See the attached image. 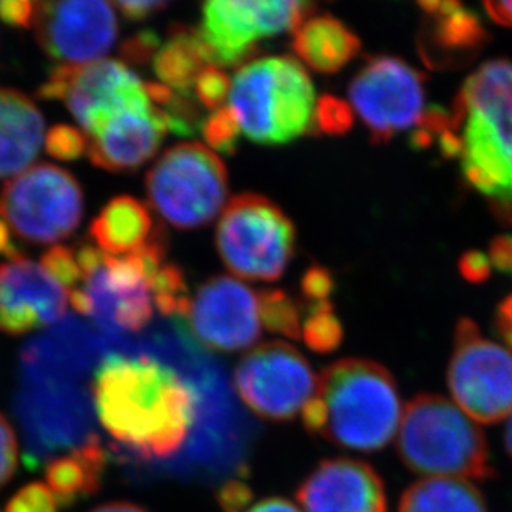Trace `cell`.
I'll return each mask as SVG.
<instances>
[{"instance_id":"1","label":"cell","mask_w":512,"mask_h":512,"mask_svg":"<svg viewBox=\"0 0 512 512\" xmlns=\"http://www.w3.org/2000/svg\"><path fill=\"white\" fill-rule=\"evenodd\" d=\"M103 428L145 459L168 458L184 445L198 416V392L173 368L150 357L112 353L93 375Z\"/></svg>"},{"instance_id":"2","label":"cell","mask_w":512,"mask_h":512,"mask_svg":"<svg viewBox=\"0 0 512 512\" xmlns=\"http://www.w3.org/2000/svg\"><path fill=\"white\" fill-rule=\"evenodd\" d=\"M435 136L469 186L512 224V63L491 60L469 75Z\"/></svg>"},{"instance_id":"3","label":"cell","mask_w":512,"mask_h":512,"mask_svg":"<svg viewBox=\"0 0 512 512\" xmlns=\"http://www.w3.org/2000/svg\"><path fill=\"white\" fill-rule=\"evenodd\" d=\"M403 410L397 382L387 368L365 358H345L322 372L302 421L310 435L332 445L375 453L397 435Z\"/></svg>"},{"instance_id":"4","label":"cell","mask_w":512,"mask_h":512,"mask_svg":"<svg viewBox=\"0 0 512 512\" xmlns=\"http://www.w3.org/2000/svg\"><path fill=\"white\" fill-rule=\"evenodd\" d=\"M398 458L426 478L486 481L496 476L488 441L476 421L440 395H416L405 406Z\"/></svg>"},{"instance_id":"5","label":"cell","mask_w":512,"mask_h":512,"mask_svg":"<svg viewBox=\"0 0 512 512\" xmlns=\"http://www.w3.org/2000/svg\"><path fill=\"white\" fill-rule=\"evenodd\" d=\"M317 103L309 73L292 57L257 58L232 80V112L256 145H287L314 131Z\"/></svg>"},{"instance_id":"6","label":"cell","mask_w":512,"mask_h":512,"mask_svg":"<svg viewBox=\"0 0 512 512\" xmlns=\"http://www.w3.org/2000/svg\"><path fill=\"white\" fill-rule=\"evenodd\" d=\"M145 184L151 208L176 229L208 226L229 196L228 168L201 143H179L165 151Z\"/></svg>"},{"instance_id":"7","label":"cell","mask_w":512,"mask_h":512,"mask_svg":"<svg viewBox=\"0 0 512 512\" xmlns=\"http://www.w3.org/2000/svg\"><path fill=\"white\" fill-rule=\"evenodd\" d=\"M216 247L234 276L274 282L281 279L294 256V224L266 196L239 194L221 214Z\"/></svg>"},{"instance_id":"8","label":"cell","mask_w":512,"mask_h":512,"mask_svg":"<svg viewBox=\"0 0 512 512\" xmlns=\"http://www.w3.org/2000/svg\"><path fill=\"white\" fill-rule=\"evenodd\" d=\"M83 191L70 171L49 163L32 166L5 184L0 211L17 236L52 244L72 236L83 218Z\"/></svg>"},{"instance_id":"9","label":"cell","mask_w":512,"mask_h":512,"mask_svg":"<svg viewBox=\"0 0 512 512\" xmlns=\"http://www.w3.org/2000/svg\"><path fill=\"white\" fill-rule=\"evenodd\" d=\"M314 9V4L294 0H211L203 5V22L194 29L209 65L242 67L256 55L261 40L295 32Z\"/></svg>"},{"instance_id":"10","label":"cell","mask_w":512,"mask_h":512,"mask_svg":"<svg viewBox=\"0 0 512 512\" xmlns=\"http://www.w3.org/2000/svg\"><path fill=\"white\" fill-rule=\"evenodd\" d=\"M456 405L476 423L496 425L512 416V352L484 339L478 325L461 319L448 367Z\"/></svg>"},{"instance_id":"11","label":"cell","mask_w":512,"mask_h":512,"mask_svg":"<svg viewBox=\"0 0 512 512\" xmlns=\"http://www.w3.org/2000/svg\"><path fill=\"white\" fill-rule=\"evenodd\" d=\"M37 95L44 100H62L90 138L116 113L153 107L146 83L116 60L57 65Z\"/></svg>"},{"instance_id":"12","label":"cell","mask_w":512,"mask_h":512,"mask_svg":"<svg viewBox=\"0 0 512 512\" xmlns=\"http://www.w3.org/2000/svg\"><path fill=\"white\" fill-rule=\"evenodd\" d=\"M234 385L257 416L289 421L315 397L319 377L297 348L272 340L251 348L242 357L234 372Z\"/></svg>"},{"instance_id":"13","label":"cell","mask_w":512,"mask_h":512,"mask_svg":"<svg viewBox=\"0 0 512 512\" xmlns=\"http://www.w3.org/2000/svg\"><path fill=\"white\" fill-rule=\"evenodd\" d=\"M348 97L358 118L375 143L420 125L425 116V78L401 58H368L348 87Z\"/></svg>"},{"instance_id":"14","label":"cell","mask_w":512,"mask_h":512,"mask_svg":"<svg viewBox=\"0 0 512 512\" xmlns=\"http://www.w3.org/2000/svg\"><path fill=\"white\" fill-rule=\"evenodd\" d=\"M78 266L92 300V319L110 329L140 332L153 317L150 284L135 254L107 256L90 244L78 247Z\"/></svg>"},{"instance_id":"15","label":"cell","mask_w":512,"mask_h":512,"mask_svg":"<svg viewBox=\"0 0 512 512\" xmlns=\"http://www.w3.org/2000/svg\"><path fill=\"white\" fill-rule=\"evenodd\" d=\"M183 320L199 345L214 352H239L261 335L259 295L232 277H211L199 285Z\"/></svg>"},{"instance_id":"16","label":"cell","mask_w":512,"mask_h":512,"mask_svg":"<svg viewBox=\"0 0 512 512\" xmlns=\"http://www.w3.org/2000/svg\"><path fill=\"white\" fill-rule=\"evenodd\" d=\"M40 49L60 65L97 62L115 44L118 20L110 2H40L35 15Z\"/></svg>"},{"instance_id":"17","label":"cell","mask_w":512,"mask_h":512,"mask_svg":"<svg viewBox=\"0 0 512 512\" xmlns=\"http://www.w3.org/2000/svg\"><path fill=\"white\" fill-rule=\"evenodd\" d=\"M67 295L44 267L20 257L0 264V330L24 335L62 319Z\"/></svg>"},{"instance_id":"18","label":"cell","mask_w":512,"mask_h":512,"mask_svg":"<svg viewBox=\"0 0 512 512\" xmlns=\"http://www.w3.org/2000/svg\"><path fill=\"white\" fill-rule=\"evenodd\" d=\"M297 501L304 512H388L380 474L353 458L320 461L300 483Z\"/></svg>"},{"instance_id":"19","label":"cell","mask_w":512,"mask_h":512,"mask_svg":"<svg viewBox=\"0 0 512 512\" xmlns=\"http://www.w3.org/2000/svg\"><path fill=\"white\" fill-rule=\"evenodd\" d=\"M168 133V118L155 105L116 113L90 138L88 160L108 173H131L156 155Z\"/></svg>"},{"instance_id":"20","label":"cell","mask_w":512,"mask_h":512,"mask_svg":"<svg viewBox=\"0 0 512 512\" xmlns=\"http://www.w3.org/2000/svg\"><path fill=\"white\" fill-rule=\"evenodd\" d=\"M421 58L430 67H456L473 60L488 42L478 15L459 2H423Z\"/></svg>"},{"instance_id":"21","label":"cell","mask_w":512,"mask_h":512,"mask_svg":"<svg viewBox=\"0 0 512 512\" xmlns=\"http://www.w3.org/2000/svg\"><path fill=\"white\" fill-rule=\"evenodd\" d=\"M45 121L27 95L0 90V179L24 173L44 143Z\"/></svg>"},{"instance_id":"22","label":"cell","mask_w":512,"mask_h":512,"mask_svg":"<svg viewBox=\"0 0 512 512\" xmlns=\"http://www.w3.org/2000/svg\"><path fill=\"white\" fill-rule=\"evenodd\" d=\"M107 451L97 436H90L77 450L50 461L45 478L60 508L90 498L102 488Z\"/></svg>"},{"instance_id":"23","label":"cell","mask_w":512,"mask_h":512,"mask_svg":"<svg viewBox=\"0 0 512 512\" xmlns=\"http://www.w3.org/2000/svg\"><path fill=\"white\" fill-rule=\"evenodd\" d=\"M294 54L320 73H335L360 52V40L347 25L330 15L305 20L294 32Z\"/></svg>"},{"instance_id":"24","label":"cell","mask_w":512,"mask_h":512,"mask_svg":"<svg viewBox=\"0 0 512 512\" xmlns=\"http://www.w3.org/2000/svg\"><path fill=\"white\" fill-rule=\"evenodd\" d=\"M155 229L145 204L131 196H116L93 219L90 236L102 252L130 256L150 241Z\"/></svg>"},{"instance_id":"25","label":"cell","mask_w":512,"mask_h":512,"mask_svg":"<svg viewBox=\"0 0 512 512\" xmlns=\"http://www.w3.org/2000/svg\"><path fill=\"white\" fill-rule=\"evenodd\" d=\"M208 65L196 29L183 24L171 25L170 37L153 60L155 73L163 85L184 97H191L199 73Z\"/></svg>"},{"instance_id":"26","label":"cell","mask_w":512,"mask_h":512,"mask_svg":"<svg viewBox=\"0 0 512 512\" xmlns=\"http://www.w3.org/2000/svg\"><path fill=\"white\" fill-rule=\"evenodd\" d=\"M398 512H489L483 493L464 479L423 478L411 484Z\"/></svg>"},{"instance_id":"27","label":"cell","mask_w":512,"mask_h":512,"mask_svg":"<svg viewBox=\"0 0 512 512\" xmlns=\"http://www.w3.org/2000/svg\"><path fill=\"white\" fill-rule=\"evenodd\" d=\"M259 314L264 329L287 339H302V314L299 305L282 290L259 292Z\"/></svg>"},{"instance_id":"28","label":"cell","mask_w":512,"mask_h":512,"mask_svg":"<svg viewBox=\"0 0 512 512\" xmlns=\"http://www.w3.org/2000/svg\"><path fill=\"white\" fill-rule=\"evenodd\" d=\"M150 289L153 290L155 304L161 314L178 319L188 315L191 297L181 267L163 264L151 279Z\"/></svg>"},{"instance_id":"29","label":"cell","mask_w":512,"mask_h":512,"mask_svg":"<svg viewBox=\"0 0 512 512\" xmlns=\"http://www.w3.org/2000/svg\"><path fill=\"white\" fill-rule=\"evenodd\" d=\"M302 339L305 345L319 353L334 352L343 339V329L337 315L334 314L329 300L307 305Z\"/></svg>"},{"instance_id":"30","label":"cell","mask_w":512,"mask_h":512,"mask_svg":"<svg viewBox=\"0 0 512 512\" xmlns=\"http://www.w3.org/2000/svg\"><path fill=\"white\" fill-rule=\"evenodd\" d=\"M201 133L213 150L219 151L223 155H236L241 125L231 107L219 108L213 115L208 116L203 121Z\"/></svg>"},{"instance_id":"31","label":"cell","mask_w":512,"mask_h":512,"mask_svg":"<svg viewBox=\"0 0 512 512\" xmlns=\"http://www.w3.org/2000/svg\"><path fill=\"white\" fill-rule=\"evenodd\" d=\"M40 262L45 272L62 285L63 289L67 287L72 292L80 282H83V272L78 266L77 254L68 247H52L50 251L45 252Z\"/></svg>"},{"instance_id":"32","label":"cell","mask_w":512,"mask_h":512,"mask_svg":"<svg viewBox=\"0 0 512 512\" xmlns=\"http://www.w3.org/2000/svg\"><path fill=\"white\" fill-rule=\"evenodd\" d=\"M231 87L232 82L229 80L228 73L214 65L204 68L194 83L199 103L208 110L223 108L224 102L231 95Z\"/></svg>"},{"instance_id":"33","label":"cell","mask_w":512,"mask_h":512,"mask_svg":"<svg viewBox=\"0 0 512 512\" xmlns=\"http://www.w3.org/2000/svg\"><path fill=\"white\" fill-rule=\"evenodd\" d=\"M45 148L55 160L73 161L88 151V141L82 131L70 125H57L47 133Z\"/></svg>"},{"instance_id":"34","label":"cell","mask_w":512,"mask_h":512,"mask_svg":"<svg viewBox=\"0 0 512 512\" xmlns=\"http://www.w3.org/2000/svg\"><path fill=\"white\" fill-rule=\"evenodd\" d=\"M57 499L49 486L30 483L10 498L5 512H58Z\"/></svg>"},{"instance_id":"35","label":"cell","mask_w":512,"mask_h":512,"mask_svg":"<svg viewBox=\"0 0 512 512\" xmlns=\"http://www.w3.org/2000/svg\"><path fill=\"white\" fill-rule=\"evenodd\" d=\"M160 49V35L156 34L155 30H141L121 44L120 54L126 62L141 67L155 60Z\"/></svg>"},{"instance_id":"36","label":"cell","mask_w":512,"mask_h":512,"mask_svg":"<svg viewBox=\"0 0 512 512\" xmlns=\"http://www.w3.org/2000/svg\"><path fill=\"white\" fill-rule=\"evenodd\" d=\"M352 123V113L347 105L334 97L320 98L315 112V130L324 133H343Z\"/></svg>"},{"instance_id":"37","label":"cell","mask_w":512,"mask_h":512,"mask_svg":"<svg viewBox=\"0 0 512 512\" xmlns=\"http://www.w3.org/2000/svg\"><path fill=\"white\" fill-rule=\"evenodd\" d=\"M216 499L223 512H247L252 508L254 493L251 486L241 479H231L221 486Z\"/></svg>"},{"instance_id":"38","label":"cell","mask_w":512,"mask_h":512,"mask_svg":"<svg viewBox=\"0 0 512 512\" xmlns=\"http://www.w3.org/2000/svg\"><path fill=\"white\" fill-rule=\"evenodd\" d=\"M17 438L9 420L0 413V488L9 483L17 469Z\"/></svg>"},{"instance_id":"39","label":"cell","mask_w":512,"mask_h":512,"mask_svg":"<svg viewBox=\"0 0 512 512\" xmlns=\"http://www.w3.org/2000/svg\"><path fill=\"white\" fill-rule=\"evenodd\" d=\"M37 4L29 0H4L0 2V20L15 29H29L35 22Z\"/></svg>"},{"instance_id":"40","label":"cell","mask_w":512,"mask_h":512,"mask_svg":"<svg viewBox=\"0 0 512 512\" xmlns=\"http://www.w3.org/2000/svg\"><path fill=\"white\" fill-rule=\"evenodd\" d=\"M332 289H334V281L329 272L322 267H312L305 272L304 279H302V292H304L305 299L310 300V304L325 302L329 299Z\"/></svg>"},{"instance_id":"41","label":"cell","mask_w":512,"mask_h":512,"mask_svg":"<svg viewBox=\"0 0 512 512\" xmlns=\"http://www.w3.org/2000/svg\"><path fill=\"white\" fill-rule=\"evenodd\" d=\"M168 2L163 0H126V2H115L113 7L120 10V14L130 22H141L151 15L160 12L168 7Z\"/></svg>"},{"instance_id":"42","label":"cell","mask_w":512,"mask_h":512,"mask_svg":"<svg viewBox=\"0 0 512 512\" xmlns=\"http://www.w3.org/2000/svg\"><path fill=\"white\" fill-rule=\"evenodd\" d=\"M489 262L488 257H484L479 252H471L466 254L461 261V272L463 276L469 281H484L489 276Z\"/></svg>"},{"instance_id":"43","label":"cell","mask_w":512,"mask_h":512,"mask_svg":"<svg viewBox=\"0 0 512 512\" xmlns=\"http://www.w3.org/2000/svg\"><path fill=\"white\" fill-rule=\"evenodd\" d=\"M491 262L501 271L512 274V236L498 237L491 244Z\"/></svg>"},{"instance_id":"44","label":"cell","mask_w":512,"mask_h":512,"mask_svg":"<svg viewBox=\"0 0 512 512\" xmlns=\"http://www.w3.org/2000/svg\"><path fill=\"white\" fill-rule=\"evenodd\" d=\"M496 329L503 337L504 342L512 347V295L499 305L496 315Z\"/></svg>"},{"instance_id":"45","label":"cell","mask_w":512,"mask_h":512,"mask_svg":"<svg viewBox=\"0 0 512 512\" xmlns=\"http://www.w3.org/2000/svg\"><path fill=\"white\" fill-rule=\"evenodd\" d=\"M484 9L496 24L512 27V2H486Z\"/></svg>"},{"instance_id":"46","label":"cell","mask_w":512,"mask_h":512,"mask_svg":"<svg viewBox=\"0 0 512 512\" xmlns=\"http://www.w3.org/2000/svg\"><path fill=\"white\" fill-rule=\"evenodd\" d=\"M247 512H302L294 503L285 498H267L261 503L254 504Z\"/></svg>"},{"instance_id":"47","label":"cell","mask_w":512,"mask_h":512,"mask_svg":"<svg viewBox=\"0 0 512 512\" xmlns=\"http://www.w3.org/2000/svg\"><path fill=\"white\" fill-rule=\"evenodd\" d=\"M0 256L9 257V261L24 257L19 247L15 246L12 237H10V229L7 224L0 221Z\"/></svg>"},{"instance_id":"48","label":"cell","mask_w":512,"mask_h":512,"mask_svg":"<svg viewBox=\"0 0 512 512\" xmlns=\"http://www.w3.org/2000/svg\"><path fill=\"white\" fill-rule=\"evenodd\" d=\"M90 512H148L146 509L140 508L133 503H126V501H116V503L103 504Z\"/></svg>"},{"instance_id":"49","label":"cell","mask_w":512,"mask_h":512,"mask_svg":"<svg viewBox=\"0 0 512 512\" xmlns=\"http://www.w3.org/2000/svg\"><path fill=\"white\" fill-rule=\"evenodd\" d=\"M504 446H506V451H508V455L512 459V416L508 420L506 431H504Z\"/></svg>"}]
</instances>
